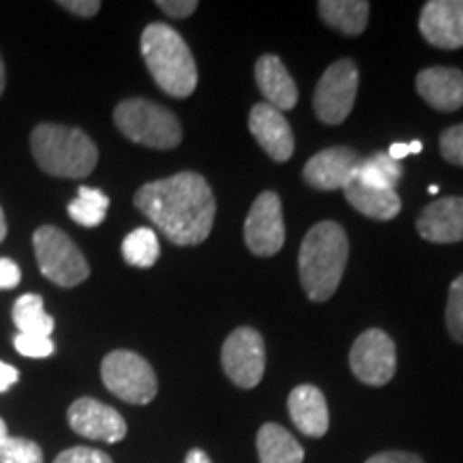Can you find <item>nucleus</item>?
I'll use <instances>...</instances> for the list:
<instances>
[{
    "mask_svg": "<svg viewBox=\"0 0 463 463\" xmlns=\"http://www.w3.org/2000/svg\"><path fill=\"white\" fill-rule=\"evenodd\" d=\"M133 204L178 247L204 242L217 213L211 184L195 172H178L146 183L136 191Z\"/></svg>",
    "mask_w": 463,
    "mask_h": 463,
    "instance_id": "obj_1",
    "label": "nucleus"
},
{
    "mask_svg": "<svg viewBox=\"0 0 463 463\" xmlns=\"http://www.w3.org/2000/svg\"><path fill=\"white\" fill-rule=\"evenodd\" d=\"M347 256L350 245L339 223L320 222L307 232L298 253V275L309 300L324 303L337 292Z\"/></svg>",
    "mask_w": 463,
    "mask_h": 463,
    "instance_id": "obj_2",
    "label": "nucleus"
},
{
    "mask_svg": "<svg viewBox=\"0 0 463 463\" xmlns=\"http://www.w3.org/2000/svg\"><path fill=\"white\" fill-rule=\"evenodd\" d=\"M140 50L155 84L165 95L184 99L198 86V67L184 39L172 26L148 24L142 33Z\"/></svg>",
    "mask_w": 463,
    "mask_h": 463,
    "instance_id": "obj_3",
    "label": "nucleus"
},
{
    "mask_svg": "<svg viewBox=\"0 0 463 463\" xmlns=\"http://www.w3.org/2000/svg\"><path fill=\"white\" fill-rule=\"evenodd\" d=\"M31 150L39 167L50 176L86 178L95 170L99 150L78 127L37 125L31 133Z\"/></svg>",
    "mask_w": 463,
    "mask_h": 463,
    "instance_id": "obj_4",
    "label": "nucleus"
},
{
    "mask_svg": "<svg viewBox=\"0 0 463 463\" xmlns=\"http://www.w3.org/2000/svg\"><path fill=\"white\" fill-rule=\"evenodd\" d=\"M114 123L127 140L148 148L170 150L183 140L176 114L148 99H125L114 109Z\"/></svg>",
    "mask_w": 463,
    "mask_h": 463,
    "instance_id": "obj_5",
    "label": "nucleus"
},
{
    "mask_svg": "<svg viewBox=\"0 0 463 463\" xmlns=\"http://www.w3.org/2000/svg\"><path fill=\"white\" fill-rule=\"evenodd\" d=\"M34 256L45 279L61 288H75L89 279L90 266L84 253L54 225H42L33 236Z\"/></svg>",
    "mask_w": 463,
    "mask_h": 463,
    "instance_id": "obj_6",
    "label": "nucleus"
},
{
    "mask_svg": "<svg viewBox=\"0 0 463 463\" xmlns=\"http://www.w3.org/2000/svg\"><path fill=\"white\" fill-rule=\"evenodd\" d=\"M101 380L114 397L133 405H146L157 397L159 384L146 358L129 350H114L103 358Z\"/></svg>",
    "mask_w": 463,
    "mask_h": 463,
    "instance_id": "obj_7",
    "label": "nucleus"
},
{
    "mask_svg": "<svg viewBox=\"0 0 463 463\" xmlns=\"http://www.w3.org/2000/svg\"><path fill=\"white\" fill-rule=\"evenodd\" d=\"M358 92V67L354 61L333 62L324 71L314 92V112L322 123L341 125L354 108Z\"/></svg>",
    "mask_w": 463,
    "mask_h": 463,
    "instance_id": "obj_8",
    "label": "nucleus"
},
{
    "mask_svg": "<svg viewBox=\"0 0 463 463\" xmlns=\"http://www.w3.org/2000/svg\"><path fill=\"white\" fill-rule=\"evenodd\" d=\"M222 364L239 389H256L264 378V339L256 328L241 326L232 331L222 347Z\"/></svg>",
    "mask_w": 463,
    "mask_h": 463,
    "instance_id": "obj_9",
    "label": "nucleus"
},
{
    "mask_svg": "<svg viewBox=\"0 0 463 463\" xmlns=\"http://www.w3.org/2000/svg\"><path fill=\"white\" fill-rule=\"evenodd\" d=\"M350 367L363 384H389L397 369V347L389 335L380 328H369L358 335L350 350Z\"/></svg>",
    "mask_w": 463,
    "mask_h": 463,
    "instance_id": "obj_10",
    "label": "nucleus"
},
{
    "mask_svg": "<svg viewBox=\"0 0 463 463\" xmlns=\"http://www.w3.org/2000/svg\"><path fill=\"white\" fill-rule=\"evenodd\" d=\"M245 242L260 258H270L281 251L286 242V225L281 215V200L275 191L260 194L245 222Z\"/></svg>",
    "mask_w": 463,
    "mask_h": 463,
    "instance_id": "obj_11",
    "label": "nucleus"
},
{
    "mask_svg": "<svg viewBox=\"0 0 463 463\" xmlns=\"http://www.w3.org/2000/svg\"><path fill=\"white\" fill-rule=\"evenodd\" d=\"M67 420L78 436L97 442L116 444L127 436V422L120 412L92 397H82L69 405Z\"/></svg>",
    "mask_w": 463,
    "mask_h": 463,
    "instance_id": "obj_12",
    "label": "nucleus"
},
{
    "mask_svg": "<svg viewBox=\"0 0 463 463\" xmlns=\"http://www.w3.org/2000/svg\"><path fill=\"white\" fill-rule=\"evenodd\" d=\"M420 34L439 50L463 48V0H430L420 11Z\"/></svg>",
    "mask_w": 463,
    "mask_h": 463,
    "instance_id": "obj_13",
    "label": "nucleus"
},
{
    "mask_svg": "<svg viewBox=\"0 0 463 463\" xmlns=\"http://www.w3.org/2000/svg\"><path fill=\"white\" fill-rule=\"evenodd\" d=\"M361 161L363 157L354 148L335 146L320 150L305 164L303 178L307 184L320 191L344 189L356 176Z\"/></svg>",
    "mask_w": 463,
    "mask_h": 463,
    "instance_id": "obj_14",
    "label": "nucleus"
},
{
    "mask_svg": "<svg viewBox=\"0 0 463 463\" xmlns=\"http://www.w3.org/2000/svg\"><path fill=\"white\" fill-rule=\"evenodd\" d=\"M249 131L253 133L264 153L277 164H283L294 153V136L279 109L269 103H256L249 114Z\"/></svg>",
    "mask_w": 463,
    "mask_h": 463,
    "instance_id": "obj_15",
    "label": "nucleus"
},
{
    "mask_svg": "<svg viewBox=\"0 0 463 463\" xmlns=\"http://www.w3.org/2000/svg\"><path fill=\"white\" fill-rule=\"evenodd\" d=\"M416 230L425 241L439 245L463 241V198L433 200L416 219Z\"/></svg>",
    "mask_w": 463,
    "mask_h": 463,
    "instance_id": "obj_16",
    "label": "nucleus"
},
{
    "mask_svg": "<svg viewBox=\"0 0 463 463\" xmlns=\"http://www.w3.org/2000/svg\"><path fill=\"white\" fill-rule=\"evenodd\" d=\"M416 90L438 112L463 108V71L455 67H430L416 75Z\"/></svg>",
    "mask_w": 463,
    "mask_h": 463,
    "instance_id": "obj_17",
    "label": "nucleus"
},
{
    "mask_svg": "<svg viewBox=\"0 0 463 463\" xmlns=\"http://www.w3.org/2000/svg\"><path fill=\"white\" fill-rule=\"evenodd\" d=\"M288 412L297 430L307 438H322L328 431V405L317 386L300 384L289 392Z\"/></svg>",
    "mask_w": 463,
    "mask_h": 463,
    "instance_id": "obj_18",
    "label": "nucleus"
},
{
    "mask_svg": "<svg viewBox=\"0 0 463 463\" xmlns=\"http://www.w3.org/2000/svg\"><path fill=\"white\" fill-rule=\"evenodd\" d=\"M256 82L260 92L264 95V103L273 106L279 112H288L297 106L298 89L294 84L292 75L279 58L273 54H264L256 62Z\"/></svg>",
    "mask_w": 463,
    "mask_h": 463,
    "instance_id": "obj_19",
    "label": "nucleus"
},
{
    "mask_svg": "<svg viewBox=\"0 0 463 463\" xmlns=\"http://www.w3.org/2000/svg\"><path fill=\"white\" fill-rule=\"evenodd\" d=\"M344 194L345 200L358 213H363L369 219H375V222H391L402 211V200H399L395 189H373L352 178L344 187Z\"/></svg>",
    "mask_w": 463,
    "mask_h": 463,
    "instance_id": "obj_20",
    "label": "nucleus"
},
{
    "mask_svg": "<svg viewBox=\"0 0 463 463\" xmlns=\"http://www.w3.org/2000/svg\"><path fill=\"white\" fill-rule=\"evenodd\" d=\"M260 463H303L305 450L286 427L266 422L260 427L258 438Z\"/></svg>",
    "mask_w": 463,
    "mask_h": 463,
    "instance_id": "obj_21",
    "label": "nucleus"
},
{
    "mask_svg": "<svg viewBox=\"0 0 463 463\" xmlns=\"http://www.w3.org/2000/svg\"><path fill=\"white\" fill-rule=\"evenodd\" d=\"M322 20L335 31L356 37L367 28L369 3L367 0H322L317 3Z\"/></svg>",
    "mask_w": 463,
    "mask_h": 463,
    "instance_id": "obj_22",
    "label": "nucleus"
},
{
    "mask_svg": "<svg viewBox=\"0 0 463 463\" xmlns=\"http://www.w3.org/2000/svg\"><path fill=\"white\" fill-rule=\"evenodd\" d=\"M11 317H14L20 335L50 337L54 331V317L43 309V298L39 294H24V297L17 298Z\"/></svg>",
    "mask_w": 463,
    "mask_h": 463,
    "instance_id": "obj_23",
    "label": "nucleus"
},
{
    "mask_svg": "<svg viewBox=\"0 0 463 463\" xmlns=\"http://www.w3.org/2000/svg\"><path fill=\"white\" fill-rule=\"evenodd\" d=\"M403 167L386 153H373L361 161L356 170V181L373 189H395L402 178Z\"/></svg>",
    "mask_w": 463,
    "mask_h": 463,
    "instance_id": "obj_24",
    "label": "nucleus"
},
{
    "mask_svg": "<svg viewBox=\"0 0 463 463\" xmlns=\"http://www.w3.org/2000/svg\"><path fill=\"white\" fill-rule=\"evenodd\" d=\"M108 206L109 198L101 189H92L82 184V187L78 189V198L69 202L67 213L75 223L84 225V228H97V225H101L103 219H106Z\"/></svg>",
    "mask_w": 463,
    "mask_h": 463,
    "instance_id": "obj_25",
    "label": "nucleus"
},
{
    "mask_svg": "<svg viewBox=\"0 0 463 463\" xmlns=\"http://www.w3.org/2000/svg\"><path fill=\"white\" fill-rule=\"evenodd\" d=\"M161 256L159 239L155 230L137 228L127 234L123 241V258L129 266L136 269H150Z\"/></svg>",
    "mask_w": 463,
    "mask_h": 463,
    "instance_id": "obj_26",
    "label": "nucleus"
},
{
    "mask_svg": "<svg viewBox=\"0 0 463 463\" xmlns=\"http://www.w3.org/2000/svg\"><path fill=\"white\" fill-rule=\"evenodd\" d=\"M0 463H45L43 450L26 438L7 436L0 442Z\"/></svg>",
    "mask_w": 463,
    "mask_h": 463,
    "instance_id": "obj_27",
    "label": "nucleus"
},
{
    "mask_svg": "<svg viewBox=\"0 0 463 463\" xmlns=\"http://www.w3.org/2000/svg\"><path fill=\"white\" fill-rule=\"evenodd\" d=\"M447 328L455 341L463 344V275L450 283L447 303Z\"/></svg>",
    "mask_w": 463,
    "mask_h": 463,
    "instance_id": "obj_28",
    "label": "nucleus"
},
{
    "mask_svg": "<svg viewBox=\"0 0 463 463\" xmlns=\"http://www.w3.org/2000/svg\"><path fill=\"white\" fill-rule=\"evenodd\" d=\"M439 153L449 164L463 167V123L444 129L439 136Z\"/></svg>",
    "mask_w": 463,
    "mask_h": 463,
    "instance_id": "obj_29",
    "label": "nucleus"
},
{
    "mask_svg": "<svg viewBox=\"0 0 463 463\" xmlns=\"http://www.w3.org/2000/svg\"><path fill=\"white\" fill-rule=\"evenodd\" d=\"M15 350L26 358H48L54 354V341L50 337H34V335H15Z\"/></svg>",
    "mask_w": 463,
    "mask_h": 463,
    "instance_id": "obj_30",
    "label": "nucleus"
},
{
    "mask_svg": "<svg viewBox=\"0 0 463 463\" xmlns=\"http://www.w3.org/2000/svg\"><path fill=\"white\" fill-rule=\"evenodd\" d=\"M54 463H114L112 457L103 450L90 449V447H73L62 450L61 455L56 457Z\"/></svg>",
    "mask_w": 463,
    "mask_h": 463,
    "instance_id": "obj_31",
    "label": "nucleus"
},
{
    "mask_svg": "<svg viewBox=\"0 0 463 463\" xmlns=\"http://www.w3.org/2000/svg\"><path fill=\"white\" fill-rule=\"evenodd\" d=\"M157 7L164 11L165 15L183 20V17L194 15V11L198 9V3H195V0H157Z\"/></svg>",
    "mask_w": 463,
    "mask_h": 463,
    "instance_id": "obj_32",
    "label": "nucleus"
},
{
    "mask_svg": "<svg viewBox=\"0 0 463 463\" xmlns=\"http://www.w3.org/2000/svg\"><path fill=\"white\" fill-rule=\"evenodd\" d=\"M22 270L14 260L0 258V289H14L20 286Z\"/></svg>",
    "mask_w": 463,
    "mask_h": 463,
    "instance_id": "obj_33",
    "label": "nucleus"
},
{
    "mask_svg": "<svg viewBox=\"0 0 463 463\" xmlns=\"http://www.w3.org/2000/svg\"><path fill=\"white\" fill-rule=\"evenodd\" d=\"M62 9H67L69 14L80 15V17H92L99 14L101 3L99 0H61Z\"/></svg>",
    "mask_w": 463,
    "mask_h": 463,
    "instance_id": "obj_34",
    "label": "nucleus"
},
{
    "mask_svg": "<svg viewBox=\"0 0 463 463\" xmlns=\"http://www.w3.org/2000/svg\"><path fill=\"white\" fill-rule=\"evenodd\" d=\"M364 463H425L419 455L405 453V450H384V453H378L369 457Z\"/></svg>",
    "mask_w": 463,
    "mask_h": 463,
    "instance_id": "obj_35",
    "label": "nucleus"
},
{
    "mask_svg": "<svg viewBox=\"0 0 463 463\" xmlns=\"http://www.w3.org/2000/svg\"><path fill=\"white\" fill-rule=\"evenodd\" d=\"M422 150V142L419 140H412V142H395L392 146L389 148V157L395 159V161H402L408 157V155H419Z\"/></svg>",
    "mask_w": 463,
    "mask_h": 463,
    "instance_id": "obj_36",
    "label": "nucleus"
},
{
    "mask_svg": "<svg viewBox=\"0 0 463 463\" xmlns=\"http://www.w3.org/2000/svg\"><path fill=\"white\" fill-rule=\"evenodd\" d=\"M17 380H20V372L15 367H11V364L0 361V392H7Z\"/></svg>",
    "mask_w": 463,
    "mask_h": 463,
    "instance_id": "obj_37",
    "label": "nucleus"
},
{
    "mask_svg": "<svg viewBox=\"0 0 463 463\" xmlns=\"http://www.w3.org/2000/svg\"><path fill=\"white\" fill-rule=\"evenodd\" d=\"M184 463H213V459L202 449H191L184 457Z\"/></svg>",
    "mask_w": 463,
    "mask_h": 463,
    "instance_id": "obj_38",
    "label": "nucleus"
},
{
    "mask_svg": "<svg viewBox=\"0 0 463 463\" xmlns=\"http://www.w3.org/2000/svg\"><path fill=\"white\" fill-rule=\"evenodd\" d=\"M7 239V222H5V213L0 208V242Z\"/></svg>",
    "mask_w": 463,
    "mask_h": 463,
    "instance_id": "obj_39",
    "label": "nucleus"
},
{
    "mask_svg": "<svg viewBox=\"0 0 463 463\" xmlns=\"http://www.w3.org/2000/svg\"><path fill=\"white\" fill-rule=\"evenodd\" d=\"M5 92V62L3 58H0V95Z\"/></svg>",
    "mask_w": 463,
    "mask_h": 463,
    "instance_id": "obj_40",
    "label": "nucleus"
},
{
    "mask_svg": "<svg viewBox=\"0 0 463 463\" xmlns=\"http://www.w3.org/2000/svg\"><path fill=\"white\" fill-rule=\"evenodd\" d=\"M9 436V431H7V422H5L3 419H0V442H3L5 438Z\"/></svg>",
    "mask_w": 463,
    "mask_h": 463,
    "instance_id": "obj_41",
    "label": "nucleus"
},
{
    "mask_svg": "<svg viewBox=\"0 0 463 463\" xmlns=\"http://www.w3.org/2000/svg\"><path fill=\"white\" fill-rule=\"evenodd\" d=\"M438 191H439V187H438V184H431V187H430V194H431V195H436V194H438Z\"/></svg>",
    "mask_w": 463,
    "mask_h": 463,
    "instance_id": "obj_42",
    "label": "nucleus"
}]
</instances>
